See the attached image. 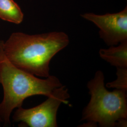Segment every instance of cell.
Returning <instances> with one entry per match:
<instances>
[{
    "mask_svg": "<svg viewBox=\"0 0 127 127\" xmlns=\"http://www.w3.org/2000/svg\"><path fill=\"white\" fill-rule=\"evenodd\" d=\"M5 56L15 66L36 76L50 75V64L55 55L68 45V35L62 32L38 34L12 33L0 41Z\"/></svg>",
    "mask_w": 127,
    "mask_h": 127,
    "instance_id": "1",
    "label": "cell"
},
{
    "mask_svg": "<svg viewBox=\"0 0 127 127\" xmlns=\"http://www.w3.org/2000/svg\"><path fill=\"white\" fill-rule=\"evenodd\" d=\"M0 83L3 92L0 103V118L6 127L11 125L14 110L21 107L27 98L36 95L48 97L55 89L62 85L55 76L50 75L41 79L15 66L5 56L0 41Z\"/></svg>",
    "mask_w": 127,
    "mask_h": 127,
    "instance_id": "2",
    "label": "cell"
},
{
    "mask_svg": "<svg viewBox=\"0 0 127 127\" xmlns=\"http://www.w3.org/2000/svg\"><path fill=\"white\" fill-rule=\"evenodd\" d=\"M104 80V73L98 70L88 82L91 99L83 110L82 120L100 127H127V91H107Z\"/></svg>",
    "mask_w": 127,
    "mask_h": 127,
    "instance_id": "3",
    "label": "cell"
},
{
    "mask_svg": "<svg viewBox=\"0 0 127 127\" xmlns=\"http://www.w3.org/2000/svg\"><path fill=\"white\" fill-rule=\"evenodd\" d=\"M69 97L68 89L62 85L55 89L47 100L36 106L17 108L13 116L14 121L30 127H57L58 110L61 104L68 103Z\"/></svg>",
    "mask_w": 127,
    "mask_h": 127,
    "instance_id": "4",
    "label": "cell"
},
{
    "mask_svg": "<svg viewBox=\"0 0 127 127\" xmlns=\"http://www.w3.org/2000/svg\"><path fill=\"white\" fill-rule=\"evenodd\" d=\"M83 18L94 23L99 29V34L106 44L117 45L127 40V7L115 13L96 15L87 13Z\"/></svg>",
    "mask_w": 127,
    "mask_h": 127,
    "instance_id": "5",
    "label": "cell"
},
{
    "mask_svg": "<svg viewBox=\"0 0 127 127\" xmlns=\"http://www.w3.org/2000/svg\"><path fill=\"white\" fill-rule=\"evenodd\" d=\"M101 59L117 67L127 68V40L117 46H111L108 49H101L99 51Z\"/></svg>",
    "mask_w": 127,
    "mask_h": 127,
    "instance_id": "6",
    "label": "cell"
},
{
    "mask_svg": "<svg viewBox=\"0 0 127 127\" xmlns=\"http://www.w3.org/2000/svg\"><path fill=\"white\" fill-rule=\"evenodd\" d=\"M0 18L15 24L23 21L24 14L13 0H0Z\"/></svg>",
    "mask_w": 127,
    "mask_h": 127,
    "instance_id": "7",
    "label": "cell"
},
{
    "mask_svg": "<svg viewBox=\"0 0 127 127\" xmlns=\"http://www.w3.org/2000/svg\"><path fill=\"white\" fill-rule=\"evenodd\" d=\"M116 75V79L106 84V87L127 91V68L117 67Z\"/></svg>",
    "mask_w": 127,
    "mask_h": 127,
    "instance_id": "8",
    "label": "cell"
},
{
    "mask_svg": "<svg viewBox=\"0 0 127 127\" xmlns=\"http://www.w3.org/2000/svg\"><path fill=\"white\" fill-rule=\"evenodd\" d=\"M2 124H3V122H2V121L1 120V119L0 118V126Z\"/></svg>",
    "mask_w": 127,
    "mask_h": 127,
    "instance_id": "9",
    "label": "cell"
}]
</instances>
